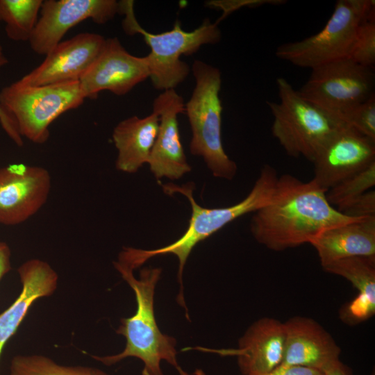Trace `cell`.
I'll return each instance as SVG.
<instances>
[{"instance_id":"obj_9","label":"cell","mask_w":375,"mask_h":375,"mask_svg":"<svg viewBox=\"0 0 375 375\" xmlns=\"http://www.w3.org/2000/svg\"><path fill=\"white\" fill-rule=\"evenodd\" d=\"M372 69L349 58L331 62L312 69L298 92L308 101L340 119L374 94Z\"/></svg>"},{"instance_id":"obj_23","label":"cell","mask_w":375,"mask_h":375,"mask_svg":"<svg viewBox=\"0 0 375 375\" xmlns=\"http://www.w3.org/2000/svg\"><path fill=\"white\" fill-rule=\"evenodd\" d=\"M10 375H109L104 371L88 366H71L56 363L42 355L16 356L11 361Z\"/></svg>"},{"instance_id":"obj_21","label":"cell","mask_w":375,"mask_h":375,"mask_svg":"<svg viewBox=\"0 0 375 375\" xmlns=\"http://www.w3.org/2000/svg\"><path fill=\"white\" fill-rule=\"evenodd\" d=\"M326 272L345 278L358 294L340 312L344 322L357 324L375 313V256H356L340 259L322 266Z\"/></svg>"},{"instance_id":"obj_5","label":"cell","mask_w":375,"mask_h":375,"mask_svg":"<svg viewBox=\"0 0 375 375\" xmlns=\"http://www.w3.org/2000/svg\"><path fill=\"white\" fill-rule=\"evenodd\" d=\"M276 83L279 101L266 102L274 118L272 134L288 156L312 162L322 147L347 125L305 99L285 78H278Z\"/></svg>"},{"instance_id":"obj_26","label":"cell","mask_w":375,"mask_h":375,"mask_svg":"<svg viewBox=\"0 0 375 375\" xmlns=\"http://www.w3.org/2000/svg\"><path fill=\"white\" fill-rule=\"evenodd\" d=\"M344 124L375 141V95L351 108L340 117Z\"/></svg>"},{"instance_id":"obj_30","label":"cell","mask_w":375,"mask_h":375,"mask_svg":"<svg viewBox=\"0 0 375 375\" xmlns=\"http://www.w3.org/2000/svg\"><path fill=\"white\" fill-rule=\"evenodd\" d=\"M248 375H324V374L306 367L280 365L268 372L253 373Z\"/></svg>"},{"instance_id":"obj_22","label":"cell","mask_w":375,"mask_h":375,"mask_svg":"<svg viewBox=\"0 0 375 375\" xmlns=\"http://www.w3.org/2000/svg\"><path fill=\"white\" fill-rule=\"evenodd\" d=\"M43 1L0 0V21L6 24L7 37L17 42L28 41L38 20Z\"/></svg>"},{"instance_id":"obj_15","label":"cell","mask_w":375,"mask_h":375,"mask_svg":"<svg viewBox=\"0 0 375 375\" xmlns=\"http://www.w3.org/2000/svg\"><path fill=\"white\" fill-rule=\"evenodd\" d=\"M183 99L175 90H165L153 101L159 129L148 163L158 179H178L190 171L182 145L178 115L184 112Z\"/></svg>"},{"instance_id":"obj_4","label":"cell","mask_w":375,"mask_h":375,"mask_svg":"<svg viewBox=\"0 0 375 375\" xmlns=\"http://www.w3.org/2000/svg\"><path fill=\"white\" fill-rule=\"evenodd\" d=\"M133 1H119V13L124 15L122 26L130 35L140 34L150 47L146 56L149 77L153 86L160 90H174L188 76L190 68L181 56L197 52L204 44L219 42L222 38L219 22L206 19L197 28L183 30L176 22L171 30L160 33L147 31L138 23L134 12Z\"/></svg>"},{"instance_id":"obj_8","label":"cell","mask_w":375,"mask_h":375,"mask_svg":"<svg viewBox=\"0 0 375 375\" xmlns=\"http://www.w3.org/2000/svg\"><path fill=\"white\" fill-rule=\"evenodd\" d=\"M374 0H339L333 12L316 34L278 46L276 56L310 69L349 58L360 23L375 10Z\"/></svg>"},{"instance_id":"obj_16","label":"cell","mask_w":375,"mask_h":375,"mask_svg":"<svg viewBox=\"0 0 375 375\" xmlns=\"http://www.w3.org/2000/svg\"><path fill=\"white\" fill-rule=\"evenodd\" d=\"M284 325L285 344L281 365L306 367L324 374L346 367L340 360V348L317 322L295 316Z\"/></svg>"},{"instance_id":"obj_17","label":"cell","mask_w":375,"mask_h":375,"mask_svg":"<svg viewBox=\"0 0 375 375\" xmlns=\"http://www.w3.org/2000/svg\"><path fill=\"white\" fill-rule=\"evenodd\" d=\"M285 344L284 322L272 317L255 322L233 349L244 375L265 373L279 366L283 358Z\"/></svg>"},{"instance_id":"obj_31","label":"cell","mask_w":375,"mask_h":375,"mask_svg":"<svg viewBox=\"0 0 375 375\" xmlns=\"http://www.w3.org/2000/svg\"><path fill=\"white\" fill-rule=\"evenodd\" d=\"M10 269V248L6 243L0 241V281Z\"/></svg>"},{"instance_id":"obj_10","label":"cell","mask_w":375,"mask_h":375,"mask_svg":"<svg viewBox=\"0 0 375 375\" xmlns=\"http://www.w3.org/2000/svg\"><path fill=\"white\" fill-rule=\"evenodd\" d=\"M119 13L115 0H46L28 40L37 54L47 55L61 42L66 33L80 22L91 19L103 24Z\"/></svg>"},{"instance_id":"obj_6","label":"cell","mask_w":375,"mask_h":375,"mask_svg":"<svg viewBox=\"0 0 375 375\" xmlns=\"http://www.w3.org/2000/svg\"><path fill=\"white\" fill-rule=\"evenodd\" d=\"M192 72L195 87L184 110L192 134L190 152L202 156L215 176L231 180L235 175L237 165L222 144L221 72L199 60L194 61Z\"/></svg>"},{"instance_id":"obj_14","label":"cell","mask_w":375,"mask_h":375,"mask_svg":"<svg viewBox=\"0 0 375 375\" xmlns=\"http://www.w3.org/2000/svg\"><path fill=\"white\" fill-rule=\"evenodd\" d=\"M374 161L375 141L345 126L315 156L312 180L328 191Z\"/></svg>"},{"instance_id":"obj_32","label":"cell","mask_w":375,"mask_h":375,"mask_svg":"<svg viewBox=\"0 0 375 375\" xmlns=\"http://www.w3.org/2000/svg\"><path fill=\"white\" fill-rule=\"evenodd\" d=\"M324 375H351V372L347 367H344L327 372Z\"/></svg>"},{"instance_id":"obj_7","label":"cell","mask_w":375,"mask_h":375,"mask_svg":"<svg viewBox=\"0 0 375 375\" xmlns=\"http://www.w3.org/2000/svg\"><path fill=\"white\" fill-rule=\"evenodd\" d=\"M85 99L79 81L29 86L17 81L0 91V107L13 119L22 137L43 144L51 124Z\"/></svg>"},{"instance_id":"obj_1","label":"cell","mask_w":375,"mask_h":375,"mask_svg":"<svg viewBox=\"0 0 375 375\" xmlns=\"http://www.w3.org/2000/svg\"><path fill=\"white\" fill-rule=\"evenodd\" d=\"M326 192L312 179L303 182L288 174L278 176L271 201L252 217L253 238L280 251L310 244L326 228L364 219L339 212L328 203Z\"/></svg>"},{"instance_id":"obj_20","label":"cell","mask_w":375,"mask_h":375,"mask_svg":"<svg viewBox=\"0 0 375 375\" xmlns=\"http://www.w3.org/2000/svg\"><path fill=\"white\" fill-rule=\"evenodd\" d=\"M158 129L159 117L154 111L143 118L132 116L119 122L112 135L118 151L116 168L134 173L148 163Z\"/></svg>"},{"instance_id":"obj_25","label":"cell","mask_w":375,"mask_h":375,"mask_svg":"<svg viewBox=\"0 0 375 375\" xmlns=\"http://www.w3.org/2000/svg\"><path fill=\"white\" fill-rule=\"evenodd\" d=\"M349 58L369 68L375 64V10L359 25Z\"/></svg>"},{"instance_id":"obj_13","label":"cell","mask_w":375,"mask_h":375,"mask_svg":"<svg viewBox=\"0 0 375 375\" xmlns=\"http://www.w3.org/2000/svg\"><path fill=\"white\" fill-rule=\"evenodd\" d=\"M103 36L81 33L61 41L44 60L17 81L22 85L40 86L68 81H79L101 53Z\"/></svg>"},{"instance_id":"obj_33","label":"cell","mask_w":375,"mask_h":375,"mask_svg":"<svg viewBox=\"0 0 375 375\" xmlns=\"http://www.w3.org/2000/svg\"><path fill=\"white\" fill-rule=\"evenodd\" d=\"M1 51H2V47H1V46L0 44V52H1Z\"/></svg>"},{"instance_id":"obj_18","label":"cell","mask_w":375,"mask_h":375,"mask_svg":"<svg viewBox=\"0 0 375 375\" xmlns=\"http://www.w3.org/2000/svg\"><path fill=\"white\" fill-rule=\"evenodd\" d=\"M17 272L22 284V292L10 306L0 314V356L6 343L16 333L32 304L41 297L51 295L57 288L58 274L44 260H28Z\"/></svg>"},{"instance_id":"obj_28","label":"cell","mask_w":375,"mask_h":375,"mask_svg":"<svg viewBox=\"0 0 375 375\" xmlns=\"http://www.w3.org/2000/svg\"><path fill=\"white\" fill-rule=\"evenodd\" d=\"M279 1H267V0H237V1H221V0H214L209 1L206 3V5L209 7L217 8L223 11V15L217 20V22H219L222 19L226 17L228 15L231 14L233 11L240 9L244 6H250L253 7L255 6H260L262 4H266L273 2H278Z\"/></svg>"},{"instance_id":"obj_12","label":"cell","mask_w":375,"mask_h":375,"mask_svg":"<svg viewBox=\"0 0 375 375\" xmlns=\"http://www.w3.org/2000/svg\"><path fill=\"white\" fill-rule=\"evenodd\" d=\"M149 77L146 57L131 54L115 37L106 39L101 53L79 82L85 98L94 99L103 90L124 95Z\"/></svg>"},{"instance_id":"obj_19","label":"cell","mask_w":375,"mask_h":375,"mask_svg":"<svg viewBox=\"0 0 375 375\" xmlns=\"http://www.w3.org/2000/svg\"><path fill=\"white\" fill-rule=\"evenodd\" d=\"M310 244L322 267L347 258L375 256V217L326 228Z\"/></svg>"},{"instance_id":"obj_11","label":"cell","mask_w":375,"mask_h":375,"mask_svg":"<svg viewBox=\"0 0 375 375\" xmlns=\"http://www.w3.org/2000/svg\"><path fill=\"white\" fill-rule=\"evenodd\" d=\"M51 176L40 166L12 164L0 168V224L14 226L37 213L51 190Z\"/></svg>"},{"instance_id":"obj_24","label":"cell","mask_w":375,"mask_h":375,"mask_svg":"<svg viewBox=\"0 0 375 375\" xmlns=\"http://www.w3.org/2000/svg\"><path fill=\"white\" fill-rule=\"evenodd\" d=\"M374 185L375 161L330 188L326 197L331 206L337 207L369 191Z\"/></svg>"},{"instance_id":"obj_27","label":"cell","mask_w":375,"mask_h":375,"mask_svg":"<svg viewBox=\"0 0 375 375\" xmlns=\"http://www.w3.org/2000/svg\"><path fill=\"white\" fill-rule=\"evenodd\" d=\"M341 213L351 217H375V192L369 190L336 207Z\"/></svg>"},{"instance_id":"obj_3","label":"cell","mask_w":375,"mask_h":375,"mask_svg":"<svg viewBox=\"0 0 375 375\" xmlns=\"http://www.w3.org/2000/svg\"><path fill=\"white\" fill-rule=\"evenodd\" d=\"M114 266L135 292L137 310L132 317L121 319L117 334L125 337L124 349L112 356L92 357L110 366L128 357L139 358L144 364L142 375H164L160 367L162 360L174 367L180 375H187L178 364L176 340L159 330L154 315L155 288L160 278V268H144L136 279L131 268L119 262Z\"/></svg>"},{"instance_id":"obj_29","label":"cell","mask_w":375,"mask_h":375,"mask_svg":"<svg viewBox=\"0 0 375 375\" xmlns=\"http://www.w3.org/2000/svg\"><path fill=\"white\" fill-rule=\"evenodd\" d=\"M8 62V59L0 52V69ZM0 124L7 135L19 147L23 145V139L13 119L0 107Z\"/></svg>"},{"instance_id":"obj_2","label":"cell","mask_w":375,"mask_h":375,"mask_svg":"<svg viewBox=\"0 0 375 375\" xmlns=\"http://www.w3.org/2000/svg\"><path fill=\"white\" fill-rule=\"evenodd\" d=\"M278 178L276 171L269 165H265L260 172L251 190L241 201L225 208H206L199 206L192 194L193 184L179 186L173 183L162 185L166 194L179 192L190 201L192 215L184 234L174 242L154 250H142L126 247L119 253L118 260L135 269L149 258L168 253L174 254L179 261L178 279L181 284L177 301L186 310L183 294L182 276L186 260L195 245L206 239L235 219L256 212L272 199Z\"/></svg>"}]
</instances>
